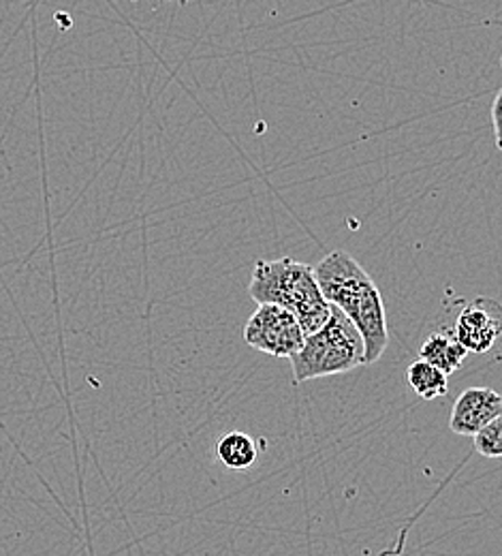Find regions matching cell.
<instances>
[{
  "label": "cell",
  "mask_w": 502,
  "mask_h": 556,
  "mask_svg": "<svg viewBox=\"0 0 502 556\" xmlns=\"http://www.w3.org/2000/svg\"><path fill=\"white\" fill-rule=\"evenodd\" d=\"M314 277L325 300L340 308L358 328L365 348V364L378 362L389 345V328L376 282L345 251L325 255L314 266Z\"/></svg>",
  "instance_id": "6da1fadb"
},
{
  "label": "cell",
  "mask_w": 502,
  "mask_h": 556,
  "mask_svg": "<svg viewBox=\"0 0 502 556\" xmlns=\"http://www.w3.org/2000/svg\"><path fill=\"white\" fill-rule=\"evenodd\" d=\"M248 293L259 304H276L293 313L306 337L319 332L332 317V304L325 300L314 268L291 257L257 262Z\"/></svg>",
  "instance_id": "7a4b0ae2"
},
{
  "label": "cell",
  "mask_w": 502,
  "mask_h": 556,
  "mask_svg": "<svg viewBox=\"0 0 502 556\" xmlns=\"http://www.w3.org/2000/svg\"><path fill=\"white\" fill-rule=\"evenodd\" d=\"M363 364V339L353 321L336 306H332L330 321L319 332L306 337L304 348L291 357L295 383L343 375Z\"/></svg>",
  "instance_id": "3957f363"
},
{
  "label": "cell",
  "mask_w": 502,
  "mask_h": 556,
  "mask_svg": "<svg viewBox=\"0 0 502 556\" xmlns=\"http://www.w3.org/2000/svg\"><path fill=\"white\" fill-rule=\"evenodd\" d=\"M248 348L274 357H293L306 343V334L293 313L276 304H259L244 326Z\"/></svg>",
  "instance_id": "277c9868"
},
{
  "label": "cell",
  "mask_w": 502,
  "mask_h": 556,
  "mask_svg": "<svg viewBox=\"0 0 502 556\" xmlns=\"http://www.w3.org/2000/svg\"><path fill=\"white\" fill-rule=\"evenodd\" d=\"M468 353H488L502 337V304L494 298H475L458 315L453 328Z\"/></svg>",
  "instance_id": "5b68a950"
},
{
  "label": "cell",
  "mask_w": 502,
  "mask_h": 556,
  "mask_svg": "<svg viewBox=\"0 0 502 556\" xmlns=\"http://www.w3.org/2000/svg\"><path fill=\"white\" fill-rule=\"evenodd\" d=\"M499 416H502V396L497 390L468 388L453 403L449 428L460 437H475Z\"/></svg>",
  "instance_id": "8992f818"
},
{
  "label": "cell",
  "mask_w": 502,
  "mask_h": 556,
  "mask_svg": "<svg viewBox=\"0 0 502 556\" xmlns=\"http://www.w3.org/2000/svg\"><path fill=\"white\" fill-rule=\"evenodd\" d=\"M468 351L458 341L455 332L451 330H438L432 332L426 343L420 349V357L440 368L447 377L453 375L458 368H462Z\"/></svg>",
  "instance_id": "52a82bcc"
},
{
  "label": "cell",
  "mask_w": 502,
  "mask_h": 556,
  "mask_svg": "<svg viewBox=\"0 0 502 556\" xmlns=\"http://www.w3.org/2000/svg\"><path fill=\"white\" fill-rule=\"evenodd\" d=\"M216 458L231 471H246L257 463L259 450L250 434L233 430L218 439Z\"/></svg>",
  "instance_id": "ba28073f"
},
{
  "label": "cell",
  "mask_w": 502,
  "mask_h": 556,
  "mask_svg": "<svg viewBox=\"0 0 502 556\" xmlns=\"http://www.w3.org/2000/svg\"><path fill=\"white\" fill-rule=\"evenodd\" d=\"M407 381L411 390L422 399V401H436L447 396L449 392V377L436 368L426 359H415L409 370H407Z\"/></svg>",
  "instance_id": "9c48e42d"
},
{
  "label": "cell",
  "mask_w": 502,
  "mask_h": 556,
  "mask_svg": "<svg viewBox=\"0 0 502 556\" xmlns=\"http://www.w3.org/2000/svg\"><path fill=\"white\" fill-rule=\"evenodd\" d=\"M473 439H475V450L484 458H502V416L492 419Z\"/></svg>",
  "instance_id": "30bf717a"
},
{
  "label": "cell",
  "mask_w": 502,
  "mask_h": 556,
  "mask_svg": "<svg viewBox=\"0 0 502 556\" xmlns=\"http://www.w3.org/2000/svg\"><path fill=\"white\" fill-rule=\"evenodd\" d=\"M492 125H494V138H497V148L502 150V88L492 103Z\"/></svg>",
  "instance_id": "8fae6325"
},
{
  "label": "cell",
  "mask_w": 502,
  "mask_h": 556,
  "mask_svg": "<svg viewBox=\"0 0 502 556\" xmlns=\"http://www.w3.org/2000/svg\"><path fill=\"white\" fill-rule=\"evenodd\" d=\"M160 2H165V0H160ZM178 2H189V0H178Z\"/></svg>",
  "instance_id": "7c38bea8"
},
{
  "label": "cell",
  "mask_w": 502,
  "mask_h": 556,
  "mask_svg": "<svg viewBox=\"0 0 502 556\" xmlns=\"http://www.w3.org/2000/svg\"><path fill=\"white\" fill-rule=\"evenodd\" d=\"M131 2H140V0H131Z\"/></svg>",
  "instance_id": "4fadbf2b"
},
{
  "label": "cell",
  "mask_w": 502,
  "mask_h": 556,
  "mask_svg": "<svg viewBox=\"0 0 502 556\" xmlns=\"http://www.w3.org/2000/svg\"><path fill=\"white\" fill-rule=\"evenodd\" d=\"M501 70H502V56H501Z\"/></svg>",
  "instance_id": "5bb4252c"
}]
</instances>
